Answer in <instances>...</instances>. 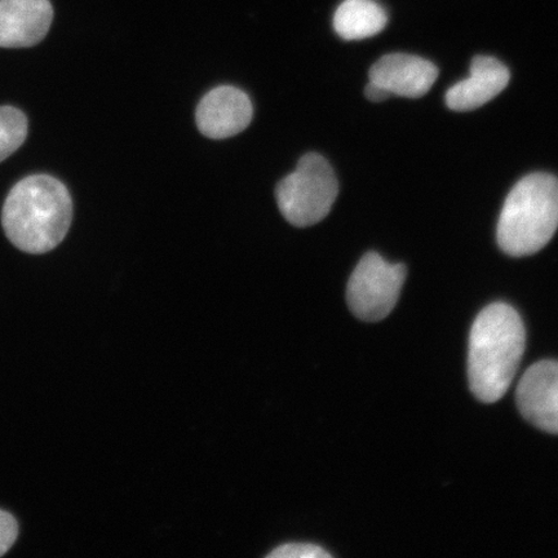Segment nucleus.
I'll return each mask as SVG.
<instances>
[{
    "label": "nucleus",
    "instance_id": "nucleus-10",
    "mask_svg": "<svg viewBox=\"0 0 558 558\" xmlns=\"http://www.w3.org/2000/svg\"><path fill=\"white\" fill-rule=\"evenodd\" d=\"M471 75L453 85L446 94V104L453 111H471L484 107L504 90L511 80L508 68L492 56H476Z\"/></svg>",
    "mask_w": 558,
    "mask_h": 558
},
{
    "label": "nucleus",
    "instance_id": "nucleus-5",
    "mask_svg": "<svg viewBox=\"0 0 558 558\" xmlns=\"http://www.w3.org/2000/svg\"><path fill=\"white\" fill-rule=\"evenodd\" d=\"M407 275L403 264H390L379 254L367 253L348 282L349 310L366 323L387 318L399 302Z\"/></svg>",
    "mask_w": 558,
    "mask_h": 558
},
{
    "label": "nucleus",
    "instance_id": "nucleus-9",
    "mask_svg": "<svg viewBox=\"0 0 558 558\" xmlns=\"http://www.w3.org/2000/svg\"><path fill=\"white\" fill-rule=\"evenodd\" d=\"M52 20L50 0H0V47L37 46L50 32Z\"/></svg>",
    "mask_w": 558,
    "mask_h": 558
},
{
    "label": "nucleus",
    "instance_id": "nucleus-8",
    "mask_svg": "<svg viewBox=\"0 0 558 558\" xmlns=\"http://www.w3.org/2000/svg\"><path fill=\"white\" fill-rule=\"evenodd\" d=\"M438 78V69L418 56L390 53L369 69L368 80L392 96L418 99L428 94Z\"/></svg>",
    "mask_w": 558,
    "mask_h": 558
},
{
    "label": "nucleus",
    "instance_id": "nucleus-14",
    "mask_svg": "<svg viewBox=\"0 0 558 558\" xmlns=\"http://www.w3.org/2000/svg\"><path fill=\"white\" fill-rule=\"evenodd\" d=\"M17 535V521L11 513L0 509V557L9 553L13 544H15Z\"/></svg>",
    "mask_w": 558,
    "mask_h": 558
},
{
    "label": "nucleus",
    "instance_id": "nucleus-1",
    "mask_svg": "<svg viewBox=\"0 0 558 558\" xmlns=\"http://www.w3.org/2000/svg\"><path fill=\"white\" fill-rule=\"evenodd\" d=\"M526 347L518 311L494 303L481 311L470 333L469 379L481 402L494 403L507 393Z\"/></svg>",
    "mask_w": 558,
    "mask_h": 558
},
{
    "label": "nucleus",
    "instance_id": "nucleus-2",
    "mask_svg": "<svg viewBox=\"0 0 558 558\" xmlns=\"http://www.w3.org/2000/svg\"><path fill=\"white\" fill-rule=\"evenodd\" d=\"M73 219L66 186L48 174L21 180L4 202L7 239L27 254H46L64 241Z\"/></svg>",
    "mask_w": 558,
    "mask_h": 558
},
{
    "label": "nucleus",
    "instance_id": "nucleus-7",
    "mask_svg": "<svg viewBox=\"0 0 558 558\" xmlns=\"http://www.w3.org/2000/svg\"><path fill=\"white\" fill-rule=\"evenodd\" d=\"M254 108L240 88L221 86L209 90L195 114L201 134L214 140L241 134L253 121Z\"/></svg>",
    "mask_w": 558,
    "mask_h": 558
},
{
    "label": "nucleus",
    "instance_id": "nucleus-6",
    "mask_svg": "<svg viewBox=\"0 0 558 558\" xmlns=\"http://www.w3.org/2000/svg\"><path fill=\"white\" fill-rule=\"evenodd\" d=\"M515 401L534 427L558 435V362L541 361L523 374Z\"/></svg>",
    "mask_w": 558,
    "mask_h": 558
},
{
    "label": "nucleus",
    "instance_id": "nucleus-13",
    "mask_svg": "<svg viewBox=\"0 0 558 558\" xmlns=\"http://www.w3.org/2000/svg\"><path fill=\"white\" fill-rule=\"evenodd\" d=\"M270 558H326L331 557L325 548L311 543H289L267 555Z\"/></svg>",
    "mask_w": 558,
    "mask_h": 558
},
{
    "label": "nucleus",
    "instance_id": "nucleus-4",
    "mask_svg": "<svg viewBox=\"0 0 558 558\" xmlns=\"http://www.w3.org/2000/svg\"><path fill=\"white\" fill-rule=\"evenodd\" d=\"M339 181L329 160L308 153L294 172L279 181L276 199L279 211L290 225L306 228L318 225L337 201Z\"/></svg>",
    "mask_w": 558,
    "mask_h": 558
},
{
    "label": "nucleus",
    "instance_id": "nucleus-15",
    "mask_svg": "<svg viewBox=\"0 0 558 558\" xmlns=\"http://www.w3.org/2000/svg\"><path fill=\"white\" fill-rule=\"evenodd\" d=\"M365 95L367 99L373 102L386 101L389 97H392L386 88L375 85L373 82H368V85L365 88Z\"/></svg>",
    "mask_w": 558,
    "mask_h": 558
},
{
    "label": "nucleus",
    "instance_id": "nucleus-11",
    "mask_svg": "<svg viewBox=\"0 0 558 558\" xmlns=\"http://www.w3.org/2000/svg\"><path fill=\"white\" fill-rule=\"evenodd\" d=\"M387 23L386 11L374 0H344L333 16V29L344 40L372 38Z\"/></svg>",
    "mask_w": 558,
    "mask_h": 558
},
{
    "label": "nucleus",
    "instance_id": "nucleus-3",
    "mask_svg": "<svg viewBox=\"0 0 558 558\" xmlns=\"http://www.w3.org/2000/svg\"><path fill=\"white\" fill-rule=\"evenodd\" d=\"M558 229V179L532 173L519 181L505 202L497 239L509 256L539 253Z\"/></svg>",
    "mask_w": 558,
    "mask_h": 558
},
{
    "label": "nucleus",
    "instance_id": "nucleus-12",
    "mask_svg": "<svg viewBox=\"0 0 558 558\" xmlns=\"http://www.w3.org/2000/svg\"><path fill=\"white\" fill-rule=\"evenodd\" d=\"M26 136L27 118L23 111L12 107L0 108V162L12 156Z\"/></svg>",
    "mask_w": 558,
    "mask_h": 558
}]
</instances>
